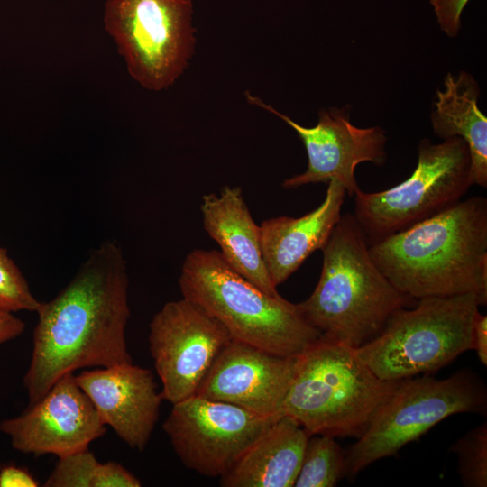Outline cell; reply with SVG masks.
<instances>
[{
	"label": "cell",
	"instance_id": "1",
	"mask_svg": "<svg viewBox=\"0 0 487 487\" xmlns=\"http://www.w3.org/2000/svg\"><path fill=\"white\" fill-rule=\"evenodd\" d=\"M128 287L120 246L105 241L54 299L41 302L32 358L23 377L30 404L66 373L132 363L125 338Z\"/></svg>",
	"mask_w": 487,
	"mask_h": 487
},
{
	"label": "cell",
	"instance_id": "2",
	"mask_svg": "<svg viewBox=\"0 0 487 487\" xmlns=\"http://www.w3.org/2000/svg\"><path fill=\"white\" fill-rule=\"evenodd\" d=\"M374 263L413 299L466 293L487 302V199L473 196L369 245Z\"/></svg>",
	"mask_w": 487,
	"mask_h": 487
},
{
	"label": "cell",
	"instance_id": "3",
	"mask_svg": "<svg viewBox=\"0 0 487 487\" xmlns=\"http://www.w3.org/2000/svg\"><path fill=\"white\" fill-rule=\"evenodd\" d=\"M321 251L318 282L297 307L324 336L356 349L374 338L391 314L413 299L399 291L374 263L354 215L341 216Z\"/></svg>",
	"mask_w": 487,
	"mask_h": 487
},
{
	"label": "cell",
	"instance_id": "4",
	"mask_svg": "<svg viewBox=\"0 0 487 487\" xmlns=\"http://www.w3.org/2000/svg\"><path fill=\"white\" fill-rule=\"evenodd\" d=\"M400 381H383L355 348L321 335L297 356L280 416L308 434L359 438Z\"/></svg>",
	"mask_w": 487,
	"mask_h": 487
},
{
	"label": "cell",
	"instance_id": "5",
	"mask_svg": "<svg viewBox=\"0 0 487 487\" xmlns=\"http://www.w3.org/2000/svg\"><path fill=\"white\" fill-rule=\"evenodd\" d=\"M182 297L218 319L233 339L272 354L296 356L321 337L297 304L271 295L234 271L219 251L197 249L184 260Z\"/></svg>",
	"mask_w": 487,
	"mask_h": 487
},
{
	"label": "cell",
	"instance_id": "6",
	"mask_svg": "<svg viewBox=\"0 0 487 487\" xmlns=\"http://www.w3.org/2000/svg\"><path fill=\"white\" fill-rule=\"evenodd\" d=\"M481 305L473 293L419 299L415 308L394 311L356 354L383 381L433 372L472 350L473 325Z\"/></svg>",
	"mask_w": 487,
	"mask_h": 487
},
{
	"label": "cell",
	"instance_id": "7",
	"mask_svg": "<svg viewBox=\"0 0 487 487\" xmlns=\"http://www.w3.org/2000/svg\"><path fill=\"white\" fill-rule=\"evenodd\" d=\"M486 408L485 384L469 369L443 380L427 375L401 380L366 431L345 451V476L396 455L452 415L485 414Z\"/></svg>",
	"mask_w": 487,
	"mask_h": 487
},
{
	"label": "cell",
	"instance_id": "8",
	"mask_svg": "<svg viewBox=\"0 0 487 487\" xmlns=\"http://www.w3.org/2000/svg\"><path fill=\"white\" fill-rule=\"evenodd\" d=\"M472 185L466 142L460 137L440 143L425 138L407 179L379 192L355 191L354 216L370 245L455 205Z\"/></svg>",
	"mask_w": 487,
	"mask_h": 487
},
{
	"label": "cell",
	"instance_id": "9",
	"mask_svg": "<svg viewBox=\"0 0 487 487\" xmlns=\"http://www.w3.org/2000/svg\"><path fill=\"white\" fill-rule=\"evenodd\" d=\"M192 0H106L104 27L131 77L148 90L171 86L196 44Z\"/></svg>",
	"mask_w": 487,
	"mask_h": 487
},
{
	"label": "cell",
	"instance_id": "10",
	"mask_svg": "<svg viewBox=\"0 0 487 487\" xmlns=\"http://www.w3.org/2000/svg\"><path fill=\"white\" fill-rule=\"evenodd\" d=\"M276 418L194 395L172 405L162 428L186 467L222 478Z\"/></svg>",
	"mask_w": 487,
	"mask_h": 487
},
{
	"label": "cell",
	"instance_id": "11",
	"mask_svg": "<svg viewBox=\"0 0 487 487\" xmlns=\"http://www.w3.org/2000/svg\"><path fill=\"white\" fill-rule=\"evenodd\" d=\"M149 349L161 395L172 405L197 393L215 361L233 339L225 326L195 302L169 301L149 325Z\"/></svg>",
	"mask_w": 487,
	"mask_h": 487
},
{
	"label": "cell",
	"instance_id": "12",
	"mask_svg": "<svg viewBox=\"0 0 487 487\" xmlns=\"http://www.w3.org/2000/svg\"><path fill=\"white\" fill-rule=\"evenodd\" d=\"M250 103L275 115L288 124L302 141L308 168L282 182L285 188H296L309 183L338 181L346 195L354 196L359 189L355 168L365 161L381 166L387 154L385 131L380 126L360 128L351 124L349 105L338 108L322 109L315 126L306 127L279 112L260 98L246 93Z\"/></svg>",
	"mask_w": 487,
	"mask_h": 487
},
{
	"label": "cell",
	"instance_id": "13",
	"mask_svg": "<svg viewBox=\"0 0 487 487\" xmlns=\"http://www.w3.org/2000/svg\"><path fill=\"white\" fill-rule=\"evenodd\" d=\"M106 430L73 372L63 375L19 416L0 422V431L10 438L14 449L59 458L87 449Z\"/></svg>",
	"mask_w": 487,
	"mask_h": 487
},
{
	"label": "cell",
	"instance_id": "14",
	"mask_svg": "<svg viewBox=\"0 0 487 487\" xmlns=\"http://www.w3.org/2000/svg\"><path fill=\"white\" fill-rule=\"evenodd\" d=\"M297 356L275 354L232 339L195 395L237 405L262 416L279 417Z\"/></svg>",
	"mask_w": 487,
	"mask_h": 487
},
{
	"label": "cell",
	"instance_id": "15",
	"mask_svg": "<svg viewBox=\"0 0 487 487\" xmlns=\"http://www.w3.org/2000/svg\"><path fill=\"white\" fill-rule=\"evenodd\" d=\"M101 420L131 448L142 451L159 418L162 397L152 372L125 363L75 375Z\"/></svg>",
	"mask_w": 487,
	"mask_h": 487
},
{
	"label": "cell",
	"instance_id": "16",
	"mask_svg": "<svg viewBox=\"0 0 487 487\" xmlns=\"http://www.w3.org/2000/svg\"><path fill=\"white\" fill-rule=\"evenodd\" d=\"M345 196V188L331 179L324 200L311 212L300 217L271 218L259 225L262 258L275 287L325 246L342 216Z\"/></svg>",
	"mask_w": 487,
	"mask_h": 487
},
{
	"label": "cell",
	"instance_id": "17",
	"mask_svg": "<svg viewBox=\"0 0 487 487\" xmlns=\"http://www.w3.org/2000/svg\"><path fill=\"white\" fill-rule=\"evenodd\" d=\"M200 210L205 231L217 243L227 263L266 293L280 295L262 258L259 225L241 188L226 186L219 194L204 195Z\"/></svg>",
	"mask_w": 487,
	"mask_h": 487
},
{
	"label": "cell",
	"instance_id": "18",
	"mask_svg": "<svg viewBox=\"0 0 487 487\" xmlns=\"http://www.w3.org/2000/svg\"><path fill=\"white\" fill-rule=\"evenodd\" d=\"M309 434L279 416L222 478L224 487H292Z\"/></svg>",
	"mask_w": 487,
	"mask_h": 487
},
{
	"label": "cell",
	"instance_id": "19",
	"mask_svg": "<svg viewBox=\"0 0 487 487\" xmlns=\"http://www.w3.org/2000/svg\"><path fill=\"white\" fill-rule=\"evenodd\" d=\"M480 87L475 78L465 71L455 77L448 73L444 89L436 91L431 114L434 133L446 140L462 138L471 157L473 185L487 187V118L478 106Z\"/></svg>",
	"mask_w": 487,
	"mask_h": 487
},
{
	"label": "cell",
	"instance_id": "20",
	"mask_svg": "<svg viewBox=\"0 0 487 487\" xmlns=\"http://www.w3.org/2000/svg\"><path fill=\"white\" fill-rule=\"evenodd\" d=\"M140 480L116 462L100 463L87 449L59 458L45 487H140Z\"/></svg>",
	"mask_w": 487,
	"mask_h": 487
},
{
	"label": "cell",
	"instance_id": "21",
	"mask_svg": "<svg viewBox=\"0 0 487 487\" xmlns=\"http://www.w3.org/2000/svg\"><path fill=\"white\" fill-rule=\"evenodd\" d=\"M345 476V451L325 435L310 436L304 451L295 487H333Z\"/></svg>",
	"mask_w": 487,
	"mask_h": 487
},
{
	"label": "cell",
	"instance_id": "22",
	"mask_svg": "<svg viewBox=\"0 0 487 487\" xmlns=\"http://www.w3.org/2000/svg\"><path fill=\"white\" fill-rule=\"evenodd\" d=\"M450 451L458 456V473L464 486H487L486 422L464 434L451 446Z\"/></svg>",
	"mask_w": 487,
	"mask_h": 487
},
{
	"label": "cell",
	"instance_id": "23",
	"mask_svg": "<svg viewBox=\"0 0 487 487\" xmlns=\"http://www.w3.org/2000/svg\"><path fill=\"white\" fill-rule=\"evenodd\" d=\"M40 305L19 268L0 246V311L36 312Z\"/></svg>",
	"mask_w": 487,
	"mask_h": 487
},
{
	"label": "cell",
	"instance_id": "24",
	"mask_svg": "<svg viewBox=\"0 0 487 487\" xmlns=\"http://www.w3.org/2000/svg\"><path fill=\"white\" fill-rule=\"evenodd\" d=\"M470 0H429L440 29L455 38L461 29L462 13Z\"/></svg>",
	"mask_w": 487,
	"mask_h": 487
},
{
	"label": "cell",
	"instance_id": "25",
	"mask_svg": "<svg viewBox=\"0 0 487 487\" xmlns=\"http://www.w3.org/2000/svg\"><path fill=\"white\" fill-rule=\"evenodd\" d=\"M38 482L28 470L9 464L0 468V487H37Z\"/></svg>",
	"mask_w": 487,
	"mask_h": 487
},
{
	"label": "cell",
	"instance_id": "26",
	"mask_svg": "<svg viewBox=\"0 0 487 487\" xmlns=\"http://www.w3.org/2000/svg\"><path fill=\"white\" fill-rule=\"evenodd\" d=\"M472 349L476 352L479 361L487 365V316L477 312L473 325Z\"/></svg>",
	"mask_w": 487,
	"mask_h": 487
},
{
	"label": "cell",
	"instance_id": "27",
	"mask_svg": "<svg viewBox=\"0 0 487 487\" xmlns=\"http://www.w3.org/2000/svg\"><path fill=\"white\" fill-rule=\"evenodd\" d=\"M24 328V322L14 313L0 311V345L19 336Z\"/></svg>",
	"mask_w": 487,
	"mask_h": 487
}]
</instances>
